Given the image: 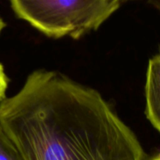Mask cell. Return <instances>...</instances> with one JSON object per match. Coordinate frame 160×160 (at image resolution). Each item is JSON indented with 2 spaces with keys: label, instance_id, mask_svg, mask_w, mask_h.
<instances>
[{
  "label": "cell",
  "instance_id": "1",
  "mask_svg": "<svg viewBox=\"0 0 160 160\" xmlns=\"http://www.w3.org/2000/svg\"><path fill=\"white\" fill-rule=\"evenodd\" d=\"M0 124L25 160H146L98 91L56 72H32L1 100Z\"/></svg>",
  "mask_w": 160,
  "mask_h": 160
},
{
  "label": "cell",
  "instance_id": "2",
  "mask_svg": "<svg viewBox=\"0 0 160 160\" xmlns=\"http://www.w3.org/2000/svg\"><path fill=\"white\" fill-rule=\"evenodd\" d=\"M19 18L48 37L79 39L97 30L121 0H9Z\"/></svg>",
  "mask_w": 160,
  "mask_h": 160
},
{
  "label": "cell",
  "instance_id": "3",
  "mask_svg": "<svg viewBox=\"0 0 160 160\" xmlns=\"http://www.w3.org/2000/svg\"><path fill=\"white\" fill-rule=\"evenodd\" d=\"M145 114L160 133V50L148 62L145 83Z\"/></svg>",
  "mask_w": 160,
  "mask_h": 160
},
{
  "label": "cell",
  "instance_id": "4",
  "mask_svg": "<svg viewBox=\"0 0 160 160\" xmlns=\"http://www.w3.org/2000/svg\"><path fill=\"white\" fill-rule=\"evenodd\" d=\"M0 160H25L20 151L0 124Z\"/></svg>",
  "mask_w": 160,
  "mask_h": 160
},
{
  "label": "cell",
  "instance_id": "5",
  "mask_svg": "<svg viewBox=\"0 0 160 160\" xmlns=\"http://www.w3.org/2000/svg\"><path fill=\"white\" fill-rule=\"evenodd\" d=\"M9 78L5 73L4 67L0 63V101L6 98V92L8 87Z\"/></svg>",
  "mask_w": 160,
  "mask_h": 160
},
{
  "label": "cell",
  "instance_id": "6",
  "mask_svg": "<svg viewBox=\"0 0 160 160\" xmlns=\"http://www.w3.org/2000/svg\"><path fill=\"white\" fill-rule=\"evenodd\" d=\"M150 3L160 13V0H149Z\"/></svg>",
  "mask_w": 160,
  "mask_h": 160
},
{
  "label": "cell",
  "instance_id": "7",
  "mask_svg": "<svg viewBox=\"0 0 160 160\" xmlns=\"http://www.w3.org/2000/svg\"><path fill=\"white\" fill-rule=\"evenodd\" d=\"M6 27V23L4 22V20L0 17V33L2 32V31L3 30V28Z\"/></svg>",
  "mask_w": 160,
  "mask_h": 160
},
{
  "label": "cell",
  "instance_id": "8",
  "mask_svg": "<svg viewBox=\"0 0 160 160\" xmlns=\"http://www.w3.org/2000/svg\"><path fill=\"white\" fill-rule=\"evenodd\" d=\"M146 160H160V152L159 153L156 154V155H155L154 156L151 157V158Z\"/></svg>",
  "mask_w": 160,
  "mask_h": 160
}]
</instances>
